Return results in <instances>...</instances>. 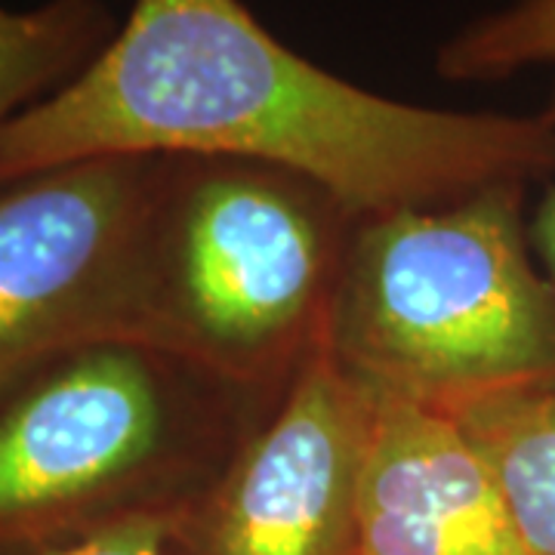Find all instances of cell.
Segmentation results:
<instances>
[{
  "mask_svg": "<svg viewBox=\"0 0 555 555\" xmlns=\"http://www.w3.org/2000/svg\"><path fill=\"white\" fill-rule=\"evenodd\" d=\"M96 158L266 164L364 219L553 177L555 124L371 93L241 0H133L75 78L0 127V185Z\"/></svg>",
  "mask_w": 555,
  "mask_h": 555,
  "instance_id": "cell-1",
  "label": "cell"
},
{
  "mask_svg": "<svg viewBox=\"0 0 555 555\" xmlns=\"http://www.w3.org/2000/svg\"><path fill=\"white\" fill-rule=\"evenodd\" d=\"M528 185L358 219L327 346L377 396L460 420L555 379V281L525 222Z\"/></svg>",
  "mask_w": 555,
  "mask_h": 555,
  "instance_id": "cell-2",
  "label": "cell"
},
{
  "mask_svg": "<svg viewBox=\"0 0 555 555\" xmlns=\"http://www.w3.org/2000/svg\"><path fill=\"white\" fill-rule=\"evenodd\" d=\"M281 392L139 339L60 358L0 401V555L56 553L137 518L173 525Z\"/></svg>",
  "mask_w": 555,
  "mask_h": 555,
  "instance_id": "cell-3",
  "label": "cell"
},
{
  "mask_svg": "<svg viewBox=\"0 0 555 555\" xmlns=\"http://www.w3.org/2000/svg\"><path fill=\"white\" fill-rule=\"evenodd\" d=\"M358 217L312 179L229 158H164L149 238V343L281 392L327 343Z\"/></svg>",
  "mask_w": 555,
  "mask_h": 555,
  "instance_id": "cell-4",
  "label": "cell"
},
{
  "mask_svg": "<svg viewBox=\"0 0 555 555\" xmlns=\"http://www.w3.org/2000/svg\"><path fill=\"white\" fill-rule=\"evenodd\" d=\"M164 158H96L0 185V401L108 339L149 343Z\"/></svg>",
  "mask_w": 555,
  "mask_h": 555,
  "instance_id": "cell-5",
  "label": "cell"
},
{
  "mask_svg": "<svg viewBox=\"0 0 555 555\" xmlns=\"http://www.w3.org/2000/svg\"><path fill=\"white\" fill-rule=\"evenodd\" d=\"M377 396L321 343L170 525L167 555H361Z\"/></svg>",
  "mask_w": 555,
  "mask_h": 555,
  "instance_id": "cell-6",
  "label": "cell"
},
{
  "mask_svg": "<svg viewBox=\"0 0 555 555\" xmlns=\"http://www.w3.org/2000/svg\"><path fill=\"white\" fill-rule=\"evenodd\" d=\"M361 555H531V550L460 423L377 396L361 491Z\"/></svg>",
  "mask_w": 555,
  "mask_h": 555,
  "instance_id": "cell-7",
  "label": "cell"
},
{
  "mask_svg": "<svg viewBox=\"0 0 555 555\" xmlns=\"http://www.w3.org/2000/svg\"><path fill=\"white\" fill-rule=\"evenodd\" d=\"M485 460L531 555H555V379L491 398L456 420Z\"/></svg>",
  "mask_w": 555,
  "mask_h": 555,
  "instance_id": "cell-8",
  "label": "cell"
},
{
  "mask_svg": "<svg viewBox=\"0 0 555 555\" xmlns=\"http://www.w3.org/2000/svg\"><path fill=\"white\" fill-rule=\"evenodd\" d=\"M115 35L102 0L0 7V127L56 93Z\"/></svg>",
  "mask_w": 555,
  "mask_h": 555,
  "instance_id": "cell-9",
  "label": "cell"
},
{
  "mask_svg": "<svg viewBox=\"0 0 555 555\" xmlns=\"http://www.w3.org/2000/svg\"><path fill=\"white\" fill-rule=\"evenodd\" d=\"M546 65L555 68V0H509L438 50V75L454 83L506 80Z\"/></svg>",
  "mask_w": 555,
  "mask_h": 555,
  "instance_id": "cell-10",
  "label": "cell"
},
{
  "mask_svg": "<svg viewBox=\"0 0 555 555\" xmlns=\"http://www.w3.org/2000/svg\"><path fill=\"white\" fill-rule=\"evenodd\" d=\"M167 518H137L47 555H167Z\"/></svg>",
  "mask_w": 555,
  "mask_h": 555,
  "instance_id": "cell-11",
  "label": "cell"
},
{
  "mask_svg": "<svg viewBox=\"0 0 555 555\" xmlns=\"http://www.w3.org/2000/svg\"><path fill=\"white\" fill-rule=\"evenodd\" d=\"M540 112L555 124V90ZM531 244H534L540 266L555 281V182H550V189L543 192V198L537 204L534 219H531Z\"/></svg>",
  "mask_w": 555,
  "mask_h": 555,
  "instance_id": "cell-12",
  "label": "cell"
}]
</instances>
